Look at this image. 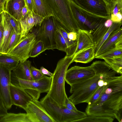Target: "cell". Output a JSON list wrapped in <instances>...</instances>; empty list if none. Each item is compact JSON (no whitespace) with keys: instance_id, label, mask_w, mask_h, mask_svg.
Segmentation results:
<instances>
[{"instance_id":"cell-49","label":"cell","mask_w":122,"mask_h":122,"mask_svg":"<svg viewBox=\"0 0 122 122\" xmlns=\"http://www.w3.org/2000/svg\"><path fill=\"white\" fill-rule=\"evenodd\" d=\"M29 10L26 5L25 4L22 10V17L25 16Z\"/></svg>"},{"instance_id":"cell-44","label":"cell","mask_w":122,"mask_h":122,"mask_svg":"<svg viewBox=\"0 0 122 122\" xmlns=\"http://www.w3.org/2000/svg\"><path fill=\"white\" fill-rule=\"evenodd\" d=\"M40 70L41 72L44 75H46L50 77H51L53 75V73L49 71L43 66L41 67Z\"/></svg>"},{"instance_id":"cell-37","label":"cell","mask_w":122,"mask_h":122,"mask_svg":"<svg viewBox=\"0 0 122 122\" xmlns=\"http://www.w3.org/2000/svg\"><path fill=\"white\" fill-rule=\"evenodd\" d=\"M31 75L33 80H36L41 79L44 75L40 69L31 66L30 67Z\"/></svg>"},{"instance_id":"cell-35","label":"cell","mask_w":122,"mask_h":122,"mask_svg":"<svg viewBox=\"0 0 122 122\" xmlns=\"http://www.w3.org/2000/svg\"><path fill=\"white\" fill-rule=\"evenodd\" d=\"M119 12L122 13V0H116L109 7L110 15H115Z\"/></svg>"},{"instance_id":"cell-3","label":"cell","mask_w":122,"mask_h":122,"mask_svg":"<svg viewBox=\"0 0 122 122\" xmlns=\"http://www.w3.org/2000/svg\"><path fill=\"white\" fill-rule=\"evenodd\" d=\"M103 77L95 74L86 80L71 85L70 92L71 95L68 98L75 105L84 102L88 103L95 92L100 86L106 85Z\"/></svg>"},{"instance_id":"cell-29","label":"cell","mask_w":122,"mask_h":122,"mask_svg":"<svg viewBox=\"0 0 122 122\" xmlns=\"http://www.w3.org/2000/svg\"><path fill=\"white\" fill-rule=\"evenodd\" d=\"M122 24V22L118 23L113 22L112 25L109 28L107 32L101 38L98 44L95 46V55L101 46L111 33L114 30L121 27Z\"/></svg>"},{"instance_id":"cell-27","label":"cell","mask_w":122,"mask_h":122,"mask_svg":"<svg viewBox=\"0 0 122 122\" xmlns=\"http://www.w3.org/2000/svg\"><path fill=\"white\" fill-rule=\"evenodd\" d=\"M111 69L117 73L122 74V56L113 57L103 59Z\"/></svg>"},{"instance_id":"cell-48","label":"cell","mask_w":122,"mask_h":122,"mask_svg":"<svg viewBox=\"0 0 122 122\" xmlns=\"http://www.w3.org/2000/svg\"><path fill=\"white\" fill-rule=\"evenodd\" d=\"M115 47L122 48V37L119 39L116 43Z\"/></svg>"},{"instance_id":"cell-47","label":"cell","mask_w":122,"mask_h":122,"mask_svg":"<svg viewBox=\"0 0 122 122\" xmlns=\"http://www.w3.org/2000/svg\"><path fill=\"white\" fill-rule=\"evenodd\" d=\"M6 0H0V13L4 11Z\"/></svg>"},{"instance_id":"cell-9","label":"cell","mask_w":122,"mask_h":122,"mask_svg":"<svg viewBox=\"0 0 122 122\" xmlns=\"http://www.w3.org/2000/svg\"><path fill=\"white\" fill-rule=\"evenodd\" d=\"M36 41V35L29 33L7 54L14 56L23 62L29 57L30 51Z\"/></svg>"},{"instance_id":"cell-33","label":"cell","mask_w":122,"mask_h":122,"mask_svg":"<svg viewBox=\"0 0 122 122\" xmlns=\"http://www.w3.org/2000/svg\"><path fill=\"white\" fill-rule=\"evenodd\" d=\"M44 51L43 42L41 41H36L30 52V57H36Z\"/></svg>"},{"instance_id":"cell-1","label":"cell","mask_w":122,"mask_h":122,"mask_svg":"<svg viewBox=\"0 0 122 122\" xmlns=\"http://www.w3.org/2000/svg\"><path fill=\"white\" fill-rule=\"evenodd\" d=\"M122 109V75L109 81L102 95L95 103L87 106V115L112 117Z\"/></svg>"},{"instance_id":"cell-18","label":"cell","mask_w":122,"mask_h":122,"mask_svg":"<svg viewBox=\"0 0 122 122\" xmlns=\"http://www.w3.org/2000/svg\"><path fill=\"white\" fill-rule=\"evenodd\" d=\"M25 5L24 0H10L5 3L4 11L19 20L22 17V10Z\"/></svg>"},{"instance_id":"cell-28","label":"cell","mask_w":122,"mask_h":122,"mask_svg":"<svg viewBox=\"0 0 122 122\" xmlns=\"http://www.w3.org/2000/svg\"><path fill=\"white\" fill-rule=\"evenodd\" d=\"M114 118L109 116L87 115L77 122H112Z\"/></svg>"},{"instance_id":"cell-19","label":"cell","mask_w":122,"mask_h":122,"mask_svg":"<svg viewBox=\"0 0 122 122\" xmlns=\"http://www.w3.org/2000/svg\"><path fill=\"white\" fill-rule=\"evenodd\" d=\"M122 37V27L113 31L101 46L95 55V58L115 47L117 41Z\"/></svg>"},{"instance_id":"cell-36","label":"cell","mask_w":122,"mask_h":122,"mask_svg":"<svg viewBox=\"0 0 122 122\" xmlns=\"http://www.w3.org/2000/svg\"><path fill=\"white\" fill-rule=\"evenodd\" d=\"M8 15L10 22L14 30L17 34H21V30L19 20H16L8 13Z\"/></svg>"},{"instance_id":"cell-23","label":"cell","mask_w":122,"mask_h":122,"mask_svg":"<svg viewBox=\"0 0 122 122\" xmlns=\"http://www.w3.org/2000/svg\"><path fill=\"white\" fill-rule=\"evenodd\" d=\"M113 22L110 19L107 20L99 25L92 33L95 46L112 25Z\"/></svg>"},{"instance_id":"cell-13","label":"cell","mask_w":122,"mask_h":122,"mask_svg":"<svg viewBox=\"0 0 122 122\" xmlns=\"http://www.w3.org/2000/svg\"><path fill=\"white\" fill-rule=\"evenodd\" d=\"M78 6L88 12L101 16L110 15L102 0H74Z\"/></svg>"},{"instance_id":"cell-10","label":"cell","mask_w":122,"mask_h":122,"mask_svg":"<svg viewBox=\"0 0 122 122\" xmlns=\"http://www.w3.org/2000/svg\"><path fill=\"white\" fill-rule=\"evenodd\" d=\"M95 75V72L91 65L85 67L74 66L67 70L65 81L71 86L86 80Z\"/></svg>"},{"instance_id":"cell-25","label":"cell","mask_w":122,"mask_h":122,"mask_svg":"<svg viewBox=\"0 0 122 122\" xmlns=\"http://www.w3.org/2000/svg\"><path fill=\"white\" fill-rule=\"evenodd\" d=\"M31 122L27 113H8L0 120V122Z\"/></svg>"},{"instance_id":"cell-45","label":"cell","mask_w":122,"mask_h":122,"mask_svg":"<svg viewBox=\"0 0 122 122\" xmlns=\"http://www.w3.org/2000/svg\"><path fill=\"white\" fill-rule=\"evenodd\" d=\"M105 3L106 6L108 9L109 15H110L109 12V7L112 3L115 1L116 0H102Z\"/></svg>"},{"instance_id":"cell-4","label":"cell","mask_w":122,"mask_h":122,"mask_svg":"<svg viewBox=\"0 0 122 122\" xmlns=\"http://www.w3.org/2000/svg\"><path fill=\"white\" fill-rule=\"evenodd\" d=\"M51 8L54 17L68 33L77 34L80 29L71 9L70 0H45Z\"/></svg>"},{"instance_id":"cell-43","label":"cell","mask_w":122,"mask_h":122,"mask_svg":"<svg viewBox=\"0 0 122 122\" xmlns=\"http://www.w3.org/2000/svg\"><path fill=\"white\" fill-rule=\"evenodd\" d=\"M25 4L28 10L33 11V5L32 0H24Z\"/></svg>"},{"instance_id":"cell-34","label":"cell","mask_w":122,"mask_h":122,"mask_svg":"<svg viewBox=\"0 0 122 122\" xmlns=\"http://www.w3.org/2000/svg\"><path fill=\"white\" fill-rule=\"evenodd\" d=\"M107 85L99 87L89 101L87 106L91 105L98 99L107 88Z\"/></svg>"},{"instance_id":"cell-20","label":"cell","mask_w":122,"mask_h":122,"mask_svg":"<svg viewBox=\"0 0 122 122\" xmlns=\"http://www.w3.org/2000/svg\"><path fill=\"white\" fill-rule=\"evenodd\" d=\"M31 62L26 60L20 62L17 66L12 70L13 72L17 77L23 80H33L30 73Z\"/></svg>"},{"instance_id":"cell-39","label":"cell","mask_w":122,"mask_h":122,"mask_svg":"<svg viewBox=\"0 0 122 122\" xmlns=\"http://www.w3.org/2000/svg\"><path fill=\"white\" fill-rule=\"evenodd\" d=\"M25 91L33 98L38 100L40 96L41 93L35 90L30 89H25Z\"/></svg>"},{"instance_id":"cell-24","label":"cell","mask_w":122,"mask_h":122,"mask_svg":"<svg viewBox=\"0 0 122 122\" xmlns=\"http://www.w3.org/2000/svg\"><path fill=\"white\" fill-rule=\"evenodd\" d=\"M57 27L64 38L66 42L67 49L66 52V55L70 56L74 55L77 45V40L72 41L68 38V32L57 21Z\"/></svg>"},{"instance_id":"cell-31","label":"cell","mask_w":122,"mask_h":122,"mask_svg":"<svg viewBox=\"0 0 122 122\" xmlns=\"http://www.w3.org/2000/svg\"><path fill=\"white\" fill-rule=\"evenodd\" d=\"M56 28L55 34L56 49L66 52L67 49L66 42L64 38L57 28V26Z\"/></svg>"},{"instance_id":"cell-21","label":"cell","mask_w":122,"mask_h":122,"mask_svg":"<svg viewBox=\"0 0 122 122\" xmlns=\"http://www.w3.org/2000/svg\"><path fill=\"white\" fill-rule=\"evenodd\" d=\"M33 12L46 18L54 16L52 11L45 0H32Z\"/></svg>"},{"instance_id":"cell-6","label":"cell","mask_w":122,"mask_h":122,"mask_svg":"<svg viewBox=\"0 0 122 122\" xmlns=\"http://www.w3.org/2000/svg\"><path fill=\"white\" fill-rule=\"evenodd\" d=\"M71 9L80 29L89 31L91 33L110 15L101 16L88 12L78 6L74 0H70Z\"/></svg>"},{"instance_id":"cell-2","label":"cell","mask_w":122,"mask_h":122,"mask_svg":"<svg viewBox=\"0 0 122 122\" xmlns=\"http://www.w3.org/2000/svg\"><path fill=\"white\" fill-rule=\"evenodd\" d=\"M74 57V55H66L58 61L52 76L50 89L46 94L60 107H66L65 101L67 97L65 88V76Z\"/></svg>"},{"instance_id":"cell-30","label":"cell","mask_w":122,"mask_h":122,"mask_svg":"<svg viewBox=\"0 0 122 122\" xmlns=\"http://www.w3.org/2000/svg\"><path fill=\"white\" fill-rule=\"evenodd\" d=\"M118 56H122V48L115 47L95 58L103 59Z\"/></svg>"},{"instance_id":"cell-42","label":"cell","mask_w":122,"mask_h":122,"mask_svg":"<svg viewBox=\"0 0 122 122\" xmlns=\"http://www.w3.org/2000/svg\"><path fill=\"white\" fill-rule=\"evenodd\" d=\"M68 38L72 41L77 40V34L74 32H70L68 33Z\"/></svg>"},{"instance_id":"cell-15","label":"cell","mask_w":122,"mask_h":122,"mask_svg":"<svg viewBox=\"0 0 122 122\" xmlns=\"http://www.w3.org/2000/svg\"><path fill=\"white\" fill-rule=\"evenodd\" d=\"M10 94L12 105L20 107L25 110L32 99L24 89L11 83L10 86Z\"/></svg>"},{"instance_id":"cell-51","label":"cell","mask_w":122,"mask_h":122,"mask_svg":"<svg viewBox=\"0 0 122 122\" xmlns=\"http://www.w3.org/2000/svg\"><path fill=\"white\" fill-rule=\"evenodd\" d=\"M6 0V3H7V2H8L9 0Z\"/></svg>"},{"instance_id":"cell-26","label":"cell","mask_w":122,"mask_h":122,"mask_svg":"<svg viewBox=\"0 0 122 122\" xmlns=\"http://www.w3.org/2000/svg\"><path fill=\"white\" fill-rule=\"evenodd\" d=\"M20 62L17 58L7 54L0 53V64L11 71L15 68Z\"/></svg>"},{"instance_id":"cell-12","label":"cell","mask_w":122,"mask_h":122,"mask_svg":"<svg viewBox=\"0 0 122 122\" xmlns=\"http://www.w3.org/2000/svg\"><path fill=\"white\" fill-rule=\"evenodd\" d=\"M11 71L0 64V94L8 109H10L12 105L10 94Z\"/></svg>"},{"instance_id":"cell-22","label":"cell","mask_w":122,"mask_h":122,"mask_svg":"<svg viewBox=\"0 0 122 122\" xmlns=\"http://www.w3.org/2000/svg\"><path fill=\"white\" fill-rule=\"evenodd\" d=\"M95 46L85 49L74 56L73 62L84 63L90 62L95 58Z\"/></svg>"},{"instance_id":"cell-16","label":"cell","mask_w":122,"mask_h":122,"mask_svg":"<svg viewBox=\"0 0 122 122\" xmlns=\"http://www.w3.org/2000/svg\"><path fill=\"white\" fill-rule=\"evenodd\" d=\"M93 46H95V44L92 33L86 30L79 29L77 33V46L74 56L81 51Z\"/></svg>"},{"instance_id":"cell-5","label":"cell","mask_w":122,"mask_h":122,"mask_svg":"<svg viewBox=\"0 0 122 122\" xmlns=\"http://www.w3.org/2000/svg\"><path fill=\"white\" fill-rule=\"evenodd\" d=\"M40 102L55 122H77L87 115L86 112L79 111H71L66 107H60L46 95Z\"/></svg>"},{"instance_id":"cell-38","label":"cell","mask_w":122,"mask_h":122,"mask_svg":"<svg viewBox=\"0 0 122 122\" xmlns=\"http://www.w3.org/2000/svg\"><path fill=\"white\" fill-rule=\"evenodd\" d=\"M8 110L0 94V120L7 114Z\"/></svg>"},{"instance_id":"cell-11","label":"cell","mask_w":122,"mask_h":122,"mask_svg":"<svg viewBox=\"0 0 122 122\" xmlns=\"http://www.w3.org/2000/svg\"><path fill=\"white\" fill-rule=\"evenodd\" d=\"M31 122H55L40 101L32 98L25 110Z\"/></svg>"},{"instance_id":"cell-14","label":"cell","mask_w":122,"mask_h":122,"mask_svg":"<svg viewBox=\"0 0 122 122\" xmlns=\"http://www.w3.org/2000/svg\"><path fill=\"white\" fill-rule=\"evenodd\" d=\"M44 19L33 11L29 10L26 14L19 20L22 38L26 36L34 27L40 25Z\"/></svg>"},{"instance_id":"cell-17","label":"cell","mask_w":122,"mask_h":122,"mask_svg":"<svg viewBox=\"0 0 122 122\" xmlns=\"http://www.w3.org/2000/svg\"><path fill=\"white\" fill-rule=\"evenodd\" d=\"M2 22L3 30L0 53L7 54L8 44L14 29L10 22L8 13L5 11L3 12Z\"/></svg>"},{"instance_id":"cell-8","label":"cell","mask_w":122,"mask_h":122,"mask_svg":"<svg viewBox=\"0 0 122 122\" xmlns=\"http://www.w3.org/2000/svg\"><path fill=\"white\" fill-rule=\"evenodd\" d=\"M52 76L44 75L41 79L36 80H27L20 79L13 72L11 74V83L24 89H27L35 90L41 93H48L51 85Z\"/></svg>"},{"instance_id":"cell-40","label":"cell","mask_w":122,"mask_h":122,"mask_svg":"<svg viewBox=\"0 0 122 122\" xmlns=\"http://www.w3.org/2000/svg\"><path fill=\"white\" fill-rule=\"evenodd\" d=\"M66 107L69 110L74 112H77L79 111L76 107L75 105L67 97L65 101Z\"/></svg>"},{"instance_id":"cell-50","label":"cell","mask_w":122,"mask_h":122,"mask_svg":"<svg viewBox=\"0 0 122 122\" xmlns=\"http://www.w3.org/2000/svg\"><path fill=\"white\" fill-rule=\"evenodd\" d=\"M3 12L0 13V26L2 19Z\"/></svg>"},{"instance_id":"cell-7","label":"cell","mask_w":122,"mask_h":122,"mask_svg":"<svg viewBox=\"0 0 122 122\" xmlns=\"http://www.w3.org/2000/svg\"><path fill=\"white\" fill-rule=\"evenodd\" d=\"M57 21L53 16L45 18L37 26L38 31L36 41H41L43 44L45 51L56 49L55 34Z\"/></svg>"},{"instance_id":"cell-41","label":"cell","mask_w":122,"mask_h":122,"mask_svg":"<svg viewBox=\"0 0 122 122\" xmlns=\"http://www.w3.org/2000/svg\"><path fill=\"white\" fill-rule=\"evenodd\" d=\"M122 13L119 12L116 15L111 14L110 15V19L114 23L122 22Z\"/></svg>"},{"instance_id":"cell-46","label":"cell","mask_w":122,"mask_h":122,"mask_svg":"<svg viewBox=\"0 0 122 122\" xmlns=\"http://www.w3.org/2000/svg\"><path fill=\"white\" fill-rule=\"evenodd\" d=\"M2 18L0 26V53H1L0 49L3 38V26L2 24Z\"/></svg>"},{"instance_id":"cell-32","label":"cell","mask_w":122,"mask_h":122,"mask_svg":"<svg viewBox=\"0 0 122 122\" xmlns=\"http://www.w3.org/2000/svg\"><path fill=\"white\" fill-rule=\"evenodd\" d=\"M22 38L21 34H17L14 30L8 44L7 49V54L19 43Z\"/></svg>"}]
</instances>
